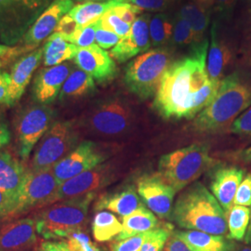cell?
<instances>
[{"label": "cell", "mask_w": 251, "mask_h": 251, "mask_svg": "<svg viewBox=\"0 0 251 251\" xmlns=\"http://www.w3.org/2000/svg\"><path fill=\"white\" fill-rule=\"evenodd\" d=\"M208 40L194 44L188 55L171 63L154 95L152 107L166 120L193 119L217 95L221 81L206 69Z\"/></svg>", "instance_id": "cell-1"}, {"label": "cell", "mask_w": 251, "mask_h": 251, "mask_svg": "<svg viewBox=\"0 0 251 251\" xmlns=\"http://www.w3.org/2000/svg\"><path fill=\"white\" fill-rule=\"evenodd\" d=\"M251 106V80L233 73L221 81L215 98L195 117L193 127L207 134L229 131L235 119Z\"/></svg>", "instance_id": "cell-2"}, {"label": "cell", "mask_w": 251, "mask_h": 251, "mask_svg": "<svg viewBox=\"0 0 251 251\" xmlns=\"http://www.w3.org/2000/svg\"><path fill=\"white\" fill-rule=\"evenodd\" d=\"M171 220L180 228L225 235L228 233L227 214L204 184L189 185L173 206Z\"/></svg>", "instance_id": "cell-3"}, {"label": "cell", "mask_w": 251, "mask_h": 251, "mask_svg": "<svg viewBox=\"0 0 251 251\" xmlns=\"http://www.w3.org/2000/svg\"><path fill=\"white\" fill-rule=\"evenodd\" d=\"M97 194L61 200L40 210L35 220L36 232L45 239H60L83 230L91 202Z\"/></svg>", "instance_id": "cell-4"}, {"label": "cell", "mask_w": 251, "mask_h": 251, "mask_svg": "<svg viewBox=\"0 0 251 251\" xmlns=\"http://www.w3.org/2000/svg\"><path fill=\"white\" fill-rule=\"evenodd\" d=\"M215 160L209 155L206 144H194L175 152L162 155L158 173L176 192L186 188L209 168Z\"/></svg>", "instance_id": "cell-5"}, {"label": "cell", "mask_w": 251, "mask_h": 251, "mask_svg": "<svg viewBox=\"0 0 251 251\" xmlns=\"http://www.w3.org/2000/svg\"><path fill=\"white\" fill-rule=\"evenodd\" d=\"M171 63L172 52L167 48H155L141 54L125 68L126 89L141 100L152 98Z\"/></svg>", "instance_id": "cell-6"}, {"label": "cell", "mask_w": 251, "mask_h": 251, "mask_svg": "<svg viewBox=\"0 0 251 251\" xmlns=\"http://www.w3.org/2000/svg\"><path fill=\"white\" fill-rule=\"evenodd\" d=\"M78 132L71 121H57L36 144L29 171L52 169L77 146Z\"/></svg>", "instance_id": "cell-7"}, {"label": "cell", "mask_w": 251, "mask_h": 251, "mask_svg": "<svg viewBox=\"0 0 251 251\" xmlns=\"http://www.w3.org/2000/svg\"><path fill=\"white\" fill-rule=\"evenodd\" d=\"M61 183L52 169L29 171L24 185L5 218L20 215L32 208H41L58 201Z\"/></svg>", "instance_id": "cell-8"}, {"label": "cell", "mask_w": 251, "mask_h": 251, "mask_svg": "<svg viewBox=\"0 0 251 251\" xmlns=\"http://www.w3.org/2000/svg\"><path fill=\"white\" fill-rule=\"evenodd\" d=\"M50 0H0V37L14 44L25 36Z\"/></svg>", "instance_id": "cell-9"}, {"label": "cell", "mask_w": 251, "mask_h": 251, "mask_svg": "<svg viewBox=\"0 0 251 251\" xmlns=\"http://www.w3.org/2000/svg\"><path fill=\"white\" fill-rule=\"evenodd\" d=\"M133 121V111L121 96L99 100L84 118L86 126L95 133L115 136L124 133Z\"/></svg>", "instance_id": "cell-10"}, {"label": "cell", "mask_w": 251, "mask_h": 251, "mask_svg": "<svg viewBox=\"0 0 251 251\" xmlns=\"http://www.w3.org/2000/svg\"><path fill=\"white\" fill-rule=\"evenodd\" d=\"M56 113L45 104H33L23 109L16 118L18 153L26 160L36 144L53 125Z\"/></svg>", "instance_id": "cell-11"}, {"label": "cell", "mask_w": 251, "mask_h": 251, "mask_svg": "<svg viewBox=\"0 0 251 251\" xmlns=\"http://www.w3.org/2000/svg\"><path fill=\"white\" fill-rule=\"evenodd\" d=\"M107 158V151L103 147L91 141H83L54 166V176L60 183H63L82 172L98 167Z\"/></svg>", "instance_id": "cell-12"}, {"label": "cell", "mask_w": 251, "mask_h": 251, "mask_svg": "<svg viewBox=\"0 0 251 251\" xmlns=\"http://www.w3.org/2000/svg\"><path fill=\"white\" fill-rule=\"evenodd\" d=\"M137 192L144 204L160 219H171L176 191L160 174H145L137 181Z\"/></svg>", "instance_id": "cell-13"}, {"label": "cell", "mask_w": 251, "mask_h": 251, "mask_svg": "<svg viewBox=\"0 0 251 251\" xmlns=\"http://www.w3.org/2000/svg\"><path fill=\"white\" fill-rule=\"evenodd\" d=\"M116 171L111 164H100L98 167L82 172L61 183L58 201L78 198L89 194H97L115 180Z\"/></svg>", "instance_id": "cell-14"}, {"label": "cell", "mask_w": 251, "mask_h": 251, "mask_svg": "<svg viewBox=\"0 0 251 251\" xmlns=\"http://www.w3.org/2000/svg\"><path fill=\"white\" fill-rule=\"evenodd\" d=\"M74 61L79 69L100 85L110 83L117 77V67L114 59L97 44L78 49Z\"/></svg>", "instance_id": "cell-15"}, {"label": "cell", "mask_w": 251, "mask_h": 251, "mask_svg": "<svg viewBox=\"0 0 251 251\" xmlns=\"http://www.w3.org/2000/svg\"><path fill=\"white\" fill-rule=\"evenodd\" d=\"M244 175V170L233 165L213 166L210 171L209 188L226 214L233 206V199Z\"/></svg>", "instance_id": "cell-16"}, {"label": "cell", "mask_w": 251, "mask_h": 251, "mask_svg": "<svg viewBox=\"0 0 251 251\" xmlns=\"http://www.w3.org/2000/svg\"><path fill=\"white\" fill-rule=\"evenodd\" d=\"M75 7L73 0H55L24 36V42L27 49H35L43 40L53 34L60 21Z\"/></svg>", "instance_id": "cell-17"}, {"label": "cell", "mask_w": 251, "mask_h": 251, "mask_svg": "<svg viewBox=\"0 0 251 251\" xmlns=\"http://www.w3.org/2000/svg\"><path fill=\"white\" fill-rule=\"evenodd\" d=\"M150 19L148 14H143L136 19L128 35L112 49L110 55L113 59L118 63H126L135 56L148 51L152 46L149 31Z\"/></svg>", "instance_id": "cell-18"}, {"label": "cell", "mask_w": 251, "mask_h": 251, "mask_svg": "<svg viewBox=\"0 0 251 251\" xmlns=\"http://www.w3.org/2000/svg\"><path fill=\"white\" fill-rule=\"evenodd\" d=\"M70 63H62L41 69L33 84V97L40 104L53 102L63 88L64 82L73 71Z\"/></svg>", "instance_id": "cell-19"}, {"label": "cell", "mask_w": 251, "mask_h": 251, "mask_svg": "<svg viewBox=\"0 0 251 251\" xmlns=\"http://www.w3.org/2000/svg\"><path fill=\"white\" fill-rule=\"evenodd\" d=\"M35 219L24 218L0 229V251H25L36 242Z\"/></svg>", "instance_id": "cell-20"}, {"label": "cell", "mask_w": 251, "mask_h": 251, "mask_svg": "<svg viewBox=\"0 0 251 251\" xmlns=\"http://www.w3.org/2000/svg\"><path fill=\"white\" fill-rule=\"evenodd\" d=\"M43 53L44 48L38 49L31 53L27 54L13 65L9 74L10 85L6 105L12 106L22 98L33 74L42 60Z\"/></svg>", "instance_id": "cell-21"}, {"label": "cell", "mask_w": 251, "mask_h": 251, "mask_svg": "<svg viewBox=\"0 0 251 251\" xmlns=\"http://www.w3.org/2000/svg\"><path fill=\"white\" fill-rule=\"evenodd\" d=\"M141 205L142 202L134 187L126 185L102 194L96 200L94 208L100 211L107 209L124 218L134 212Z\"/></svg>", "instance_id": "cell-22"}, {"label": "cell", "mask_w": 251, "mask_h": 251, "mask_svg": "<svg viewBox=\"0 0 251 251\" xmlns=\"http://www.w3.org/2000/svg\"><path fill=\"white\" fill-rule=\"evenodd\" d=\"M233 59V52L229 45L222 39L214 23L210 31V47L206 58V69L210 79L222 81L225 70Z\"/></svg>", "instance_id": "cell-23"}, {"label": "cell", "mask_w": 251, "mask_h": 251, "mask_svg": "<svg viewBox=\"0 0 251 251\" xmlns=\"http://www.w3.org/2000/svg\"><path fill=\"white\" fill-rule=\"evenodd\" d=\"M28 171L10 152L0 150V190L16 198L26 179Z\"/></svg>", "instance_id": "cell-24"}, {"label": "cell", "mask_w": 251, "mask_h": 251, "mask_svg": "<svg viewBox=\"0 0 251 251\" xmlns=\"http://www.w3.org/2000/svg\"><path fill=\"white\" fill-rule=\"evenodd\" d=\"M122 232L115 240H123L139 233H146L160 227V222L144 204L139 206L134 212L126 216L122 221Z\"/></svg>", "instance_id": "cell-25"}, {"label": "cell", "mask_w": 251, "mask_h": 251, "mask_svg": "<svg viewBox=\"0 0 251 251\" xmlns=\"http://www.w3.org/2000/svg\"><path fill=\"white\" fill-rule=\"evenodd\" d=\"M95 91V81L90 75L79 68H74L63 84L59 100L63 102L77 100L90 96Z\"/></svg>", "instance_id": "cell-26"}, {"label": "cell", "mask_w": 251, "mask_h": 251, "mask_svg": "<svg viewBox=\"0 0 251 251\" xmlns=\"http://www.w3.org/2000/svg\"><path fill=\"white\" fill-rule=\"evenodd\" d=\"M191 251H230L232 240L199 231H175Z\"/></svg>", "instance_id": "cell-27"}, {"label": "cell", "mask_w": 251, "mask_h": 251, "mask_svg": "<svg viewBox=\"0 0 251 251\" xmlns=\"http://www.w3.org/2000/svg\"><path fill=\"white\" fill-rule=\"evenodd\" d=\"M128 1L129 0H109L103 2H84L75 6L68 12V15L75 21L77 26H87L99 21L103 14L118 4Z\"/></svg>", "instance_id": "cell-28"}, {"label": "cell", "mask_w": 251, "mask_h": 251, "mask_svg": "<svg viewBox=\"0 0 251 251\" xmlns=\"http://www.w3.org/2000/svg\"><path fill=\"white\" fill-rule=\"evenodd\" d=\"M78 48L68 42L61 33L54 32L48 38L44 47V64L45 66H55L63 62L75 59Z\"/></svg>", "instance_id": "cell-29"}, {"label": "cell", "mask_w": 251, "mask_h": 251, "mask_svg": "<svg viewBox=\"0 0 251 251\" xmlns=\"http://www.w3.org/2000/svg\"><path fill=\"white\" fill-rule=\"evenodd\" d=\"M179 14L188 22L193 29L195 35L194 44L204 41L206 39L205 34L209 25L210 9L198 1H195L185 4L179 10Z\"/></svg>", "instance_id": "cell-30"}, {"label": "cell", "mask_w": 251, "mask_h": 251, "mask_svg": "<svg viewBox=\"0 0 251 251\" xmlns=\"http://www.w3.org/2000/svg\"><path fill=\"white\" fill-rule=\"evenodd\" d=\"M123 225L113 213L100 210L97 212L91 224V230L94 239L103 243L116 238L122 232Z\"/></svg>", "instance_id": "cell-31"}, {"label": "cell", "mask_w": 251, "mask_h": 251, "mask_svg": "<svg viewBox=\"0 0 251 251\" xmlns=\"http://www.w3.org/2000/svg\"><path fill=\"white\" fill-rule=\"evenodd\" d=\"M251 208L249 206H234L227 213L228 236L227 238L234 241H243L251 222Z\"/></svg>", "instance_id": "cell-32"}, {"label": "cell", "mask_w": 251, "mask_h": 251, "mask_svg": "<svg viewBox=\"0 0 251 251\" xmlns=\"http://www.w3.org/2000/svg\"><path fill=\"white\" fill-rule=\"evenodd\" d=\"M151 44L162 48L171 40L173 35V23L164 14H155L149 23Z\"/></svg>", "instance_id": "cell-33"}, {"label": "cell", "mask_w": 251, "mask_h": 251, "mask_svg": "<svg viewBox=\"0 0 251 251\" xmlns=\"http://www.w3.org/2000/svg\"><path fill=\"white\" fill-rule=\"evenodd\" d=\"M171 233L172 227L169 224H163L160 227L150 231L141 251H163Z\"/></svg>", "instance_id": "cell-34"}, {"label": "cell", "mask_w": 251, "mask_h": 251, "mask_svg": "<svg viewBox=\"0 0 251 251\" xmlns=\"http://www.w3.org/2000/svg\"><path fill=\"white\" fill-rule=\"evenodd\" d=\"M172 38L175 45L187 46L195 42V35L192 27L179 13L174 20Z\"/></svg>", "instance_id": "cell-35"}, {"label": "cell", "mask_w": 251, "mask_h": 251, "mask_svg": "<svg viewBox=\"0 0 251 251\" xmlns=\"http://www.w3.org/2000/svg\"><path fill=\"white\" fill-rule=\"evenodd\" d=\"M99 21L100 26L103 29L117 34L121 38L127 36L131 29V25L125 23L112 9L103 14Z\"/></svg>", "instance_id": "cell-36"}, {"label": "cell", "mask_w": 251, "mask_h": 251, "mask_svg": "<svg viewBox=\"0 0 251 251\" xmlns=\"http://www.w3.org/2000/svg\"><path fill=\"white\" fill-rule=\"evenodd\" d=\"M98 22V21H97ZM97 22L87 26L77 28L71 36L64 37L68 42L76 46L78 49L88 48L95 43Z\"/></svg>", "instance_id": "cell-37"}, {"label": "cell", "mask_w": 251, "mask_h": 251, "mask_svg": "<svg viewBox=\"0 0 251 251\" xmlns=\"http://www.w3.org/2000/svg\"><path fill=\"white\" fill-rule=\"evenodd\" d=\"M67 244L72 251H102L90 240L89 234L82 230L71 233L67 237Z\"/></svg>", "instance_id": "cell-38"}, {"label": "cell", "mask_w": 251, "mask_h": 251, "mask_svg": "<svg viewBox=\"0 0 251 251\" xmlns=\"http://www.w3.org/2000/svg\"><path fill=\"white\" fill-rule=\"evenodd\" d=\"M150 232L139 233L123 240H115L111 244V251H141Z\"/></svg>", "instance_id": "cell-39"}, {"label": "cell", "mask_w": 251, "mask_h": 251, "mask_svg": "<svg viewBox=\"0 0 251 251\" xmlns=\"http://www.w3.org/2000/svg\"><path fill=\"white\" fill-rule=\"evenodd\" d=\"M229 132L238 135L242 138L251 139V106L235 119L230 127Z\"/></svg>", "instance_id": "cell-40"}, {"label": "cell", "mask_w": 251, "mask_h": 251, "mask_svg": "<svg viewBox=\"0 0 251 251\" xmlns=\"http://www.w3.org/2000/svg\"><path fill=\"white\" fill-rule=\"evenodd\" d=\"M122 38L117 36V34L110 32L108 30L103 29L100 25V21L97 22V28H96V36L95 42L100 48L103 50H107L111 48H115L120 42Z\"/></svg>", "instance_id": "cell-41"}, {"label": "cell", "mask_w": 251, "mask_h": 251, "mask_svg": "<svg viewBox=\"0 0 251 251\" xmlns=\"http://www.w3.org/2000/svg\"><path fill=\"white\" fill-rule=\"evenodd\" d=\"M233 204L237 206H251V173H248L244 177L236 191Z\"/></svg>", "instance_id": "cell-42"}, {"label": "cell", "mask_w": 251, "mask_h": 251, "mask_svg": "<svg viewBox=\"0 0 251 251\" xmlns=\"http://www.w3.org/2000/svg\"><path fill=\"white\" fill-rule=\"evenodd\" d=\"M112 10L122 19L125 23L132 25L134 24L138 14L142 13V9H139L133 4L129 2H124L120 3L116 7H114Z\"/></svg>", "instance_id": "cell-43"}, {"label": "cell", "mask_w": 251, "mask_h": 251, "mask_svg": "<svg viewBox=\"0 0 251 251\" xmlns=\"http://www.w3.org/2000/svg\"><path fill=\"white\" fill-rule=\"evenodd\" d=\"M237 0H212V9L222 20H230L233 16Z\"/></svg>", "instance_id": "cell-44"}, {"label": "cell", "mask_w": 251, "mask_h": 251, "mask_svg": "<svg viewBox=\"0 0 251 251\" xmlns=\"http://www.w3.org/2000/svg\"><path fill=\"white\" fill-rule=\"evenodd\" d=\"M131 4L142 10H160L165 9L171 0H129Z\"/></svg>", "instance_id": "cell-45"}, {"label": "cell", "mask_w": 251, "mask_h": 251, "mask_svg": "<svg viewBox=\"0 0 251 251\" xmlns=\"http://www.w3.org/2000/svg\"><path fill=\"white\" fill-rule=\"evenodd\" d=\"M163 251H191L175 232H172L164 246Z\"/></svg>", "instance_id": "cell-46"}, {"label": "cell", "mask_w": 251, "mask_h": 251, "mask_svg": "<svg viewBox=\"0 0 251 251\" xmlns=\"http://www.w3.org/2000/svg\"><path fill=\"white\" fill-rule=\"evenodd\" d=\"M10 139L11 133L8 121L4 114L0 111V150L9 144Z\"/></svg>", "instance_id": "cell-47"}, {"label": "cell", "mask_w": 251, "mask_h": 251, "mask_svg": "<svg viewBox=\"0 0 251 251\" xmlns=\"http://www.w3.org/2000/svg\"><path fill=\"white\" fill-rule=\"evenodd\" d=\"M9 85H10L9 74L0 71V104H7Z\"/></svg>", "instance_id": "cell-48"}, {"label": "cell", "mask_w": 251, "mask_h": 251, "mask_svg": "<svg viewBox=\"0 0 251 251\" xmlns=\"http://www.w3.org/2000/svg\"><path fill=\"white\" fill-rule=\"evenodd\" d=\"M15 197L8 192L0 190V217H6L14 202Z\"/></svg>", "instance_id": "cell-49"}, {"label": "cell", "mask_w": 251, "mask_h": 251, "mask_svg": "<svg viewBox=\"0 0 251 251\" xmlns=\"http://www.w3.org/2000/svg\"><path fill=\"white\" fill-rule=\"evenodd\" d=\"M37 251H72L67 242L64 241H45L40 244Z\"/></svg>", "instance_id": "cell-50"}, {"label": "cell", "mask_w": 251, "mask_h": 251, "mask_svg": "<svg viewBox=\"0 0 251 251\" xmlns=\"http://www.w3.org/2000/svg\"><path fill=\"white\" fill-rule=\"evenodd\" d=\"M232 159L245 165H251V145L232 154Z\"/></svg>", "instance_id": "cell-51"}, {"label": "cell", "mask_w": 251, "mask_h": 251, "mask_svg": "<svg viewBox=\"0 0 251 251\" xmlns=\"http://www.w3.org/2000/svg\"><path fill=\"white\" fill-rule=\"evenodd\" d=\"M230 251H251V246L240 245V244H237V243L232 242Z\"/></svg>", "instance_id": "cell-52"}, {"label": "cell", "mask_w": 251, "mask_h": 251, "mask_svg": "<svg viewBox=\"0 0 251 251\" xmlns=\"http://www.w3.org/2000/svg\"><path fill=\"white\" fill-rule=\"evenodd\" d=\"M244 53L246 55H248L250 57V59L251 58V36L248 37L245 45H244Z\"/></svg>", "instance_id": "cell-53"}, {"label": "cell", "mask_w": 251, "mask_h": 251, "mask_svg": "<svg viewBox=\"0 0 251 251\" xmlns=\"http://www.w3.org/2000/svg\"><path fill=\"white\" fill-rule=\"evenodd\" d=\"M244 242H245L246 245L251 246V222H250V225H249L248 231H247V233H246V236H245V238H244Z\"/></svg>", "instance_id": "cell-54"}, {"label": "cell", "mask_w": 251, "mask_h": 251, "mask_svg": "<svg viewBox=\"0 0 251 251\" xmlns=\"http://www.w3.org/2000/svg\"><path fill=\"white\" fill-rule=\"evenodd\" d=\"M15 50V49L9 48L8 46L0 45V56H3L5 54L9 53L11 51Z\"/></svg>", "instance_id": "cell-55"}, {"label": "cell", "mask_w": 251, "mask_h": 251, "mask_svg": "<svg viewBox=\"0 0 251 251\" xmlns=\"http://www.w3.org/2000/svg\"><path fill=\"white\" fill-rule=\"evenodd\" d=\"M248 28L251 31V9L249 10V15H248Z\"/></svg>", "instance_id": "cell-56"}, {"label": "cell", "mask_w": 251, "mask_h": 251, "mask_svg": "<svg viewBox=\"0 0 251 251\" xmlns=\"http://www.w3.org/2000/svg\"><path fill=\"white\" fill-rule=\"evenodd\" d=\"M77 1H85V2H89V1H92V2H103V1H109V0H77Z\"/></svg>", "instance_id": "cell-57"}, {"label": "cell", "mask_w": 251, "mask_h": 251, "mask_svg": "<svg viewBox=\"0 0 251 251\" xmlns=\"http://www.w3.org/2000/svg\"><path fill=\"white\" fill-rule=\"evenodd\" d=\"M247 2H248V3H250V4H251V0H247Z\"/></svg>", "instance_id": "cell-58"}, {"label": "cell", "mask_w": 251, "mask_h": 251, "mask_svg": "<svg viewBox=\"0 0 251 251\" xmlns=\"http://www.w3.org/2000/svg\"></svg>", "instance_id": "cell-59"}]
</instances>
